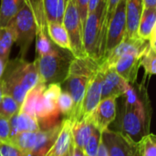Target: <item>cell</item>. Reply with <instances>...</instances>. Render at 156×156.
Segmentation results:
<instances>
[{
	"mask_svg": "<svg viewBox=\"0 0 156 156\" xmlns=\"http://www.w3.org/2000/svg\"><path fill=\"white\" fill-rule=\"evenodd\" d=\"M121 108L116 114L118 131L139 143L150 131L152 110L146 88L144 84H128L124 93L120 96Z\"/></svg>",
	"mask_w": 156,
	"mask_h": 156,
	"instance_id": "cell-1",
	"label": "cell"
},
{
	"mask_svg": "<svg viewBox=\"0 0 156 156\" xmlns=\"http://www.w3.org/2000/svg\"><path fill=\"white\" fill-rule=\"evenodd\" d=\"M99 69L100 63L90 57L74 58L71 61L68 76L60 84L61 90L67 91L73 100L72 112L66 117L71 123L80 120L81 104L87 86Z\"/></svg>",
	"mask_w": 156,
	"mask_h": 156,
	"instance_id": "cell-2",
	"label": "cell"
},
{
	"mask_svg": "<svg viewBox=\"0 0 156 156\" xmlns=\"http://www.w3.org/2000/svg\"><path fill=\"white\" fill-rule=\"evenodd\" d=\"M4 95L11 96L21 107L27 92L38 81V72L34 62L16 57L9 59L0 80Z\"/></svg>",
	"mask_w": 156,
	"mask_h": 156,
	"instance_id": "cell-3",
	"label": "cell"
},
{
	"mask_svg": "<svg viewBox=\"0 0 156 156\" xmlns=\"http://www.w3.org/2000/svg\"><path fill=\"white\" fill-rule=\"evenodd\" d=\"M74 56L69 49L55 46L47 55L36 58L35 63L37 69L39 82L46 85L61 84L68 76L69 66Z\"/></svg>",
	"mask_w": 156,
	"mask_h": 156,
	"instance_id": "cell-4",
	"label": "cell"
},
{
	"mask_svg": "<svg viewBox=\"0 0 156 156\" xmlns=\"http://www.w3.org/2000/svg\"><path fill=\"white\" fill-rule=\"evenodd\" d=\"M106 4L100 2L97 8L88 14L83 25V45L88 57L101 62L105 48V19Z\"/></svg>",
	"mask_w": 156,
	"mask_h": 156,
	"instance_id": "cell-5",
	"label": "cell"
},
{
	"mask_svg": "<svg viewBox=\"0 0 156 156\" xmlns=\"http://www.w3.org/2000/svg\"><path fill=\"white\" fill-rule=\"evenodd\" d=\"M7 26L11 27L15 32V43L19 48L18 57L25 58L37 34L35 15L27 0L25 1L24 5L10 20Z\"/></svg>",
	"mask_w": 156,
	"mask_h": 156,
	"instance_id": "cell-6",
	"label": "cell"
},
{
	"mask_svg": "<svg viewBox=\"0 0 156 156\" xmlns=\"http://www.w3.org/2000/svg\"><path fill=\"white\" fill-rule=\"evenodd\" d=\"M62 24L67 31L70 52L74 58L88 57L83 45V26L76 6L75 0H69L66 4Z\"/></svg>",
	"mask_w": 156,
	"mask_h": 156,
	"instance_id": "cell-7",
	"label": "cell"
},
{
	"mask_svg": "<svg viewBox=\"0 0 156 156\" xmlns=\"http://www.w3.org/2000/svg\"><path fill=\"white\" fill-rule=\"evenodd\" d=\"M101 141L109 156H139V143L121 132L108 128L101 133Z\"/></svg>",
	"mask_w": 156,
	"mask_h": 156,
	"instance_id": "cell-8",
	"label": "cell"
},
{
	"mask_svg": "<svg viewBox=\"0 0 156 156\" xmlns=\"http://www.w3.org/2000/svg\"><path fill=\"white\" fill-rule=\"evenodd\" d=\"M125 36H126L125 0H121L107 26L103 58L123 40Z\"/></svg>",
	"mask_w": 156,
	"mask_h": 156,
	"instance_id": "cell-9",
	"label": "cell"
},
{
	"mask_svg": "<svg viewBox=\"0 0 156 156\" xmlns=\"http://www.w3.org/2000/svg\"><path fill=\"white\" fill-rule=\"evenodd\" d=\"M117 114V99L107 98L101 100L97 107L92 111L88 119L92 125L101 133L110 127L116 120Z\"/></svg>",
	"mask_w": 156,
	"mask_h": 156,
	"instance_id": "cell-10",
	"label": "cell"
},
{
	"mask_svg": "<svg viewBox=\"0 0 156 156\" xmlns=\"http://www.w3.org/2000/svg\"><path fill=\"white\" fill-rule=\"evenodd\" d=\"M101 80H102V72L101 69L93 75L90 79L86 92L82 101L80 117V120L86 119L90 116L92 111L97 107L101 99Z\"/></svg>",
	"mask_w": 156,
	"mask_h": 156,
	"instance_id": "cell-11",
	"label": "cell"
},
{
	"mask_svg": "<svg viewBox=\"0 0 156 156\" xmlns=\"http://www.w3.org/2000/svg\"><path fill=\"white\" fill-rule=\"evenodd\" d=\"M100 69L102 72L101 100L107 98L118 99L124 93L129 83L116 72L114 68L102 69L100 67Z\"/></svg>",
	"mask_w": 156,
	"mask_h": 156,
	"instance_id": "cell-12",
	"label": "cell"
},
{
	"mask_svg": "<svg viewBox=\"0 0 156 156\" xmlns=\"http://www.w3.org/2000/svg\"><path fill=\"white\" fill-rule=\"evenodd\" d=\"M142 54L141 52L135 51L127 52L122 55L114 64L113 68L116 72L130 84L136 82Z\"/></svg>",
	"mask_w": 156,
	"mask_h": 156,
	"instance_id": "cell-13",
	"label": "cell"
},
{
	"mask_svg": "<svg viewBox=\"0 0 156 156\" xmlns=\"http://www.w3.org/2000/svg\"><path fill=\"white\" fill-rule=\"evenodd\" d=\"M47 85L38 81V83L29 90L20 107V112L26 113L35 119H37L42 109V96Z\"/></svg>",
	"mask_w": 156,
	"mask_h": 156,
	"instance_id": "cell-14",
	"label": "cell"
},
{
	"mask_svg": "<svg viewBox=\"0 0 156 156\" xmlns=\"http://www.w3.org/2000/svg\"><path fill=\"white\" fill-rule=\"evenodd\" d=\"M61 128V122L46 130L37 133V141L34 149L28 156H44L54 144Z\"/></svg>",
	"mask_w": 156,
	"mask_h": 156,
	"instance_id": "cell-15",
	"label": "cell"
},
{
	"mask_svg": "<svg viewBox=\"0 0 156 156\" xmlns=\"http://www.w3.org/2000/svg\"><path fill=\"white\" fill-rule=\"evenodd\" d=\"M144 8L143 0H125L126 37H138L137 29Z\"/></svg>",
	"mask_w": 156,
	"mask_h": 156,
	"instance_id": "cell-16",
	"label": "cell"
},
{
	"mask_svg": "<svg viewBox=\"0 0 156 156\" xmlns=\"http://www.w3.org/2000/svg\"><path fill=\"white\" fill-rule=\"evenodd\" d=\"M71 124L72 123L67 118L61 121V128L58 133V135L52 147L44 156L67 155L72 142Z\"/></svg>",
	"mask_w": 156,
	"mask_h": 156,
	"instance_id": "cell-17",
	"label": "cell"
},
{
	"mask_svg": "<svg viewBox=\"0 0 156 156\" xmlns=\"http://www.w3.org/2000/svg\"><path fill=\"white\" fill-rule=\"evenodd\" d=\"M9 123H10V138L21 133L37 132L40 130L37 119L20 112L9 119Z\"/></svg>",
	"mask_w": 156,
	"mask_h": 156,
	"instance_id": "cell-18",
	"label": "cell"
},
{
	"mask_svg": "<svg viewBox=\"0 0 156 156\" xmlns=\"http://www.w3.org/2000/svg\"><path fill=\"white\" fill-rule=\"evenodd\" d=\"M93 129L94 126L88 118L75 122L71 124L72 142L80 150L83 151L87 141L93 132Z\"/></svg>",
	"mask_w": 156,
	"mask_h": 156,
	"instance_id": "cell-19",
	"label": "cell"
},
{
	"mask_svg": "<svg viewBox=\"0 0 156 156\" xmlns=\"http://www.w3.org/2000/svg\"><path fill=\"white\" fill-rule=\"evenodd\" d=\"M154 28H156V8H144L137 29L138 37L148 40Z\"/></svg>",
	"mask_w": 156,
	"mask_h": 156,
	"instance_id": "cell-20",
	"label": "cell"
},
{
	"mask_svg": "<svg viewBox=\"0 0 156 156\" xmlns=\"http://www.w3.org/2000/svg\"><path fill=\"white\" fill-rule=\"evenodd\" d=\"M48 35L50 40L58 47L69 49L70 51V45L67 31L62 23L58 22H48L47 24Z\"/></svg>",
	"mask_w": 156,
	"mask_h": 156,
	"instance_id": "cell-21",
	"label": "cell"
},
{
	"mask_svg": "<svg viewBox=\"0 0 156 156\" xmlns=\"http://www.w3.org/2000/svg\"><path fill=\"white\" fill-rule=\"evenodd\" d=\"M37 133V132H25L18 133L11 137L8 144L21 151L25 156H28L35 147Z\"/></svg>",
	"mask_w": 156,
	"mask_h": 156,
	"instance_id": "cell-22",
	"label": "cell"
},
{
	"mask_svg": "<svg viewBox=\"0 0 156 156\" xmlns=\"http://www.w3.org/2000/svg\"><path fill=\"white\" fill-rule=\"evenodd\" d=\"M26 0H0V27H5L24 5Z\"/></svg>",
	"mask_w": 156,
	"mask_h": 156,
	"instance_id": "cell-23",
	"label": "cell"
},
{
	"mask_svg": "<svg viewBox=\"0 0 156 156\" xmlns=\"http://www.w3.org/2000/svg\"><path fill=\"white\" fill-rule=\"evenodd\" d=\"M48 22L62 23L66 3L64 0H42Z\"/></svg>",
	"mask_w": 156,
	"mask_h": 156,
	"instance_id": "cell-24",
	"label": "cell"
},
{
	"mask_svg": "<svg viewBox=\"0 0 156 156\" xmlns=\"http://www.w3.org/2000/svg\"><path fill=\"white\" fill-rule=\"evenodd\" d=\"M15 39V32L11 27H0V58L2 59L5 61L9 60V55Z\"/></svg>",
	"mask_w": 156,
	"mask_h": 156,
	"instance_id": "cell-25",
	"label": "cell"
},
{
	"mask_svg": "<svg viewBox=\"0 0 156 156\" xmlns=\"http://www.w3.org/2000/svg\"><path fill=\"white\" fill-rule=\"evenodd\" d=\"M140 67L144 69V79L156 73V49L149 46L143 52L140 58Z\"/></svg>",
	"mask_w": 156,
	"mask_h": 156,
	"instance_id": "cell-26",
	"label": "cell"
},
{
	"mask_svg": "<svg viewBox=\"0 0 156 156\" xmlns=\"http://www.w3.org/2000/svg\"><path fill=\"white\" fill-rule=\"evenodd\" d=\"M36 58L48 54L56 46L49 38L48 33L36 34Z\"/></svg>",
	"mask_w": 156,
	"mask_h": 156,
	"instance_id": "cell-27",
	"label": "cell"
},
{
	"mask_svg": "<svg viewBox=\"0 0 156 156\" xmlns=\"http://www.w3.org/2000/svg\"><path fill=\"white\" fill-rule=\"evenodd\" d=\"M20 111V105L9 95H3L0 101V115L10 119Z\"/></svg>",
	"mask_w": 156,
	"mask_h": 156,
	"instance_id": "cell-28",
	"label": "cell"
},
{
	"mask_svg": "<svg viewBox=\"0 0 156 156\" xmlns=\"http://www.w3.org/2000/svg\"><path fill=\"white\" fill-rule=\"evenodd\" d=\"M139 156H156V137L148 133L139 142Z\"/></svg>",
	"mask_w": 156,
	"mask_h": 156,
	"instance_id": "cell-29",
	"label": "cell"
},
{
	"mask_svg": "<svg viewBox=\"0 0 156 156\" xmlns=\"http://www.w3.org/2000/svg\"><path fill=\"white\" fill-rule=\"evenodd\" d=\"M101 141V133L94 127L93 132L87 141L84 149H83V154L85 156H96L99 145Z\"/></svg>",
	"mask_w": 156,
	"mask_h": 156,
	"instance_id": "cell-30",
	"label": "cell"
},
{
	"mask_svg": "<svg viewBox=\"0 0 156 156\" xmlns=\"http://www.w3.org/2000/svg\"><path fill=\"white\" fill-rule=\"evenodd\" d=\"M58 108L59 113L64 115L65 118L70 114L73 109V100L71 96L67 91L62 90L58 99Z\"/></svg>",
	"mask_w": 156,
	"mask_h": 156,
	"instance_id": "cell-31",
	"label": "cell"
},
{
	"mask_svg": "<svg viewBox=\"0 0 156 156\" xmlns=\"http://www.w3.org/2000/svg\"><path fill=\"white\" fill-rule=\"evenodd\" d=\"M10 139L9 119L0 115V143L8 144Z\"/></svg>",
	"mask_w": 156,
	"mask_h": 156,
	"instance_id": "cell-32",
	"label": "cell"
},
{
	"mask_svg": "<svg viewBox=\"0 0 156 156\" xmlns=\"http://www.w3.org/2000/svg\"><path fill=\"white\" fill-rule=\"evenodd\" d=\"M0 156H25L17 148L9 144L0 143Z\"/></svg>",
	"mask_w": 156,
	"mask_h": 156,
	"instance_id": "cell-33",
	"label": "cell"
},
{
	"mask_svg": "<svg viewBox=\"0 0 156 156\" xmlns=\"http://www.w3.org/2000/svg\"><path fill=\"white\" fill-rule=\"evenodd\" d=\"M121 0H108L107 5H106V11H105V19H104V27H105V32L107 29V26L118 5ZM106 36V35H105Z\"/></svg>",
	"mask_w": 156,
	"mask_h": 156,
	"instance_id": "cell-34",
	"label": "cell"
},
{
	"mask_svg": "<svg viewBox=\"0 0 156 156\" xmlns=\"http://www.w3.org/2000/svg\"><path fill=\"white\" fill-rule=\"evenodd\" d=\"M76 6L80 15V21L82 23V26L84 25L86 18L88 16V5H89V0H75Z\"/></svg>",
	"mask_w": 156,
	"mask_h": 156,
	"instance_id": "cell-35",
	"label": "cell"
},
{
	"mask_svg": "<svg viewBox=\"0 0 156 156\" xmlns=\"http://www.w3.org/2000/svg\"><path fill=\"white\" fill-rule=\"evenodd\" d=\"M68 156H84V154L81 150H80L73 142H71L69 150L68 152Z\"/></svg>",
	"mask_w": 156,
	"mask_h": 156,
	"instance_id": "cell-36",
	"label": "cell"
},
{
	"mask_svg": "<svg viewBox=\"0 0 156 156\" xmlns=\"http://www.w3.org/2000/svg\"><path fill=\"white\" fill-rule=\"evenodd\" d=\"M96 156H109L108 152H107V149H106L104 144L102 143V141H101V144L99 145V148H98Z\"/></svg>",
	"mask_w": 156,
	"mask_h": 156,
	"instance_id": "cell-37",
	"label": "cell"
},
{
	"mask_svg": "<svg viewBox=\"0 0 156 156\" xmlns=\"http://www.w3.org/2000/svg\"><path fill=\"white\" fill-rule=\"evenodd\" d=\"M101 0H89V5H88V14L93 12L97 6L99 5Z\"/></svg>",
	"mask_w": 156,
	"mask_h": 156,
	"instance_id": "cell-38",
	"label": "cell"
},
{
	"mask_svg": "<svg viewBox=\"0 0 156 156\" xmlns=\"http://www.w3.org/2000/svg\"><path fill=\"white\" fill-rule=\"evenodd\" d=\"M144 8H156V0H143Z\"/></svg>",
	"mask_w": 156,
	"mask_h": 156,
	"instance_id": "cell-39",
	"label": "cell"
},
{
	"mask_svg": "<svg viewBox=\"0 0 156 156\" xmlns=\"http://www.w3.org/2000/svg\"><path fill=\"white\" fill-rule=\"evenodd\" d=\"M6 63H7V61H5V60L2 59V58H0V80H1V78H2V76H3L4 71H5V69Z\"/></svg>",
	"mask_w": 156,
	"mask_h": 156,
	"instance_id": "cell-40",
	"label": "cell"
},
{
	"mask_svg": "<svg viewBox=\"0 0 156 156\" xmlns=\"http://www.w3.org/2000/svg\"><path fill=\"white\" fill-rule=\"evenodd\" d=\"M3 95H4V92H3V88H2V84H1V81H0V101H1V99L3 97Z\"/></svg>",
	"mask_w": 156,
	"mask_h": 156,
	"instance_id": "cell-41",
	"label": "cell"
},
{
	"mask_svg": "<svg viewBox=\"0 0 156 156\" xmlns=\"http://www.w3.org/2000/svg\"><path fill=\"white\" fill-rule=\"evenodd\" d=\"M101 1H102L103 3H105V4L107 5V1H108V0H101Z\"/></svg>",
	"mask_w": 156,
	"mask_h": 156,
	"instance_id": "cell-42",
	"label": "cell"
},
{
	"mask_svg": "<svg viewBox=\"0 0 156 156\" xmlns=\"http://www.w3.org/2000/svg\"><path fill=\"white\" fill-rule=\"evenodd\" d=\"M64 1H65V3H66V4H67V3H68V1H69V0H64Z\"/></svg>",
	"mask_w": 156,
	"mask_h": 156,
	"instance_id": "cell-43",
	"label": "cell"
},
{
	"mask_svg": "<svg viewBox=\"0 0 156 156\" xmlns=\"http://www.w3.org/2000/svg\"><path fill=\"white\" fill-rule=\"evenodd\" d=\"M65 156H68V154H67V155H65Z\"/></svg>",
	"mask_w": 156,
	"mask_h": 156,
	"instance_id": "cell-44",
	"label": "cell"
},
{
	"mask_svg": "<svg viewBox=\"0 0 156 156\" xmlns=\"http://www.w3.org/2000/svg\"><path fill=\"white\" fill-rule=\"evenodd\" d=\"M84 156H85V155H84Z\"/></svg>",
	"mask_w": 156,
	"mask_h": 156,
	"instance_id": "cell-45",
	"label": "cell"
}]
</instances>
